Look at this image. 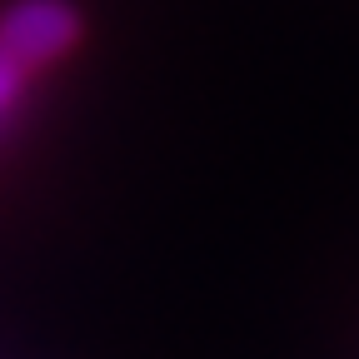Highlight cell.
Returning <instances> with one entry per match:
<instances>
[{
	"label": "cell",
	"mask_w": 359,
	"mask_h": 359,
	"mask_svg": "<svg viewBox=\"0 0 359 359\" xmlns=\"http://www.w3.org/2000/svg\"><path fill=\"white\" fill-rule=\"evenodd\" d=\"M20 90H25V65L6 50V45H0V120H6V115L15 110Z\"/></svg>",
	"instance_id": "2"
},
{
	"label": "cell",
	"mask_w": 359,
	"mask_h": 359,
	"mask_svg": "<svg viewBox=\"0 0 359 359\" xmlns=\"http://www.w3.org/2000/svg\"><path fill=\"white\" fill-rule=\"evenodd\" d=\"M80 40V15L65 6V0H20L0 15V45L25 65H50L65 50H75Z\"/></svg>",
	"instance_id": "1"
}]
</instances>
